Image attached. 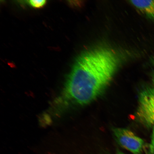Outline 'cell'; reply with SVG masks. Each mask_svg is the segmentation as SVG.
<instances>
[{
  "label": "cell",
  "instance_id": "1",
  "mask_svg": "<svg viewBox=\"0 0 154 154\" xmlns=\"http://www.w3.org/2000/svg\"><path fill=\"white\" fill-rule=\"evenodd\" d=\"M115 50L99 46L85 51L75 63L60 95L51 109L63 113L73 105H83L99 97L110 83L120 65Z\"/></svg>",
  "mask_w": 154,
  "mask_h": 154
},
{
  "label": "cell",
  "instance_id": "2",
  "mask_svg": "<svg viewBox=\"0 0 154 154\" xmlns=\"http://www.w3.org/2000/svg\"><path fill=\"white\" fill-rule=\"evenodd\" d=\"M136 115L144 126H154V88H146L140 92Z\"/></svg>",
  "mask_w": 154,
  "mask_h": 154
},
{
  "label": "cell",
  "instance_id": "3",
  "mask_svg": "<svg viewBox=\"0 0 154 154\" xmlns=\"http://www.w3.org/2000/svg\"><path fill=\"white\" fill-rule=\"evenodd\" d=\"M116 139L121 146L133 154H141L144 142L131 131L126 128H115L113 130Z\"/></svg>",
  "mask_w": 154,
  "mask_h": 154
},
{
  "label": "cell",
  "instance_id": "4",
  "mask_svg": "<svg viewBox=\"0 0 154 154\" xmlns=\"http://www.w3.org/2000/svg\"><path fill=\"white\" fill-rule=\"evenodd\" d=\"M130 2L140 13L154 22V0Z\"/></svg>",
  "mask_w": 154,
  "mask_h": 154
},
{
  "label": "cell",
  "instance_id": "5",
  "mask_svg": "<svg viewBox=\"0 0 154 154\" xmlns=\"http://www.w3.org/2000/svg\"><path fill=\"white\" fill-rule=\"evenodd\" d=\"M46 2L45 0H30L28 1L30 5L35 8L43 7L46 4Z\"/></svg>",
  "mask_w": 154,
  "mask_h": 154
},
{
  "label": "cell",
  "instance_id": "6",
  "mask_svg": "<svg viewBox=\"0 0 154 154\" xmlns=\"http://www.w3.org/2000/svg\"><path fill=\"white\" fill-rule=\"evenodd\" d=\"M148 152H149V154H154V126L153 127L151 141L149 146Z\"/></svg>",
  "mask_w": 154,
  "mask_h": 154
},
{
  "label": "cell",
  "instance_id": "7",
  "mask_svg": "<svg viewBox=\"0 0 154 154\" xmlns=\"http://www.w3.org/2000/svg\"><path fill=\"white\" fill-rule=\"evenodd\" d=\"M151 63H152L153 66H154V56L152 57L151 59Z\"/></svg>",
  "mask_w": 154,
  "mask_h": 154
},
{
  "label": "cell",
  "instance_id": "8",
  "mask_svg": "<svg viewBox=\"0 0 154 154\" xmlns=\"http://www.w3.org/2000/svg\"><path fill=\"white\" fill-rule=\"evenodd\" d=\"M116 154H125L124 153H123L122 152H121L120 151H118L117 152Z\"/></svg>",
  "mask_w": 154,
  "mask_h": 154
},
{
  "label": "cell",
  "instance_id": "9",
  "mask_svg": "<svg viewBox=\"0 0 154 154\" xmlns=\"http://www.w3.org/2000/svg\"><path fill=\"white\" fill-rule=\"evenodd\" d=\"M152 80H153V83L154 84V75H153V77Z\"/></svg>",
  "mask_w": 154,
  "mask_h": 154
}]
</instances>
